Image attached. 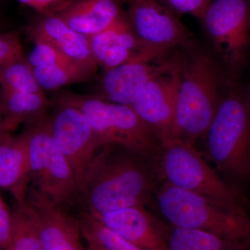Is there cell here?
<instances>
[{"instance_id": "obj_1", "label": "cell", "mask_w": 250, "mask_h": 250, "mask_svg": "<svg viewBox=\"0 0 250 250\" xmlns=\"http://www.w3.org/2000/svg\"><path fill=\"white\" fill-rule=\"evenodd\" d=\"M147 159L118 145L100 147L79 188L77 215L107 213L150 203L155 183Z\"/></svg>"}, {"instance_id": "obj_2", "label": "cell", "mask_w": 250, "mask_h": 250, "mask_svg": "<svg viewBox=\"0 0 250 250\" xmlns=\"http://www.w3.org/2000/svg\"><path fill=\"white\" fill-rule=\"evenodd\" d=\"M230 84L223 65L209 52L182 53V79L169 139L195 145L205 138Z\"/></svg>"}, {"instance_id": "obj_3", "label": "cell", "mask_w": 250, "mask_h": 250, "mask_svg": "<svg viewBox=\"0 0 250 250\" xmlns=\"http://www.w3.org/2000/svg\"><path fill=\"white\" fill-rule=\"evenodd\" d=\"M215 170L245 195L250 188V112L246 93L229 86L205 137Z\"/></svg>"}, {"instance_id": "obj_4", "label": "cell", "mask_w": 250, "mask_h": 250, "mask_svg": "<svg viewBox=\"0 0 250 250\" xmlns=\"http://www.w3.org/2000/svg\"><path fill=\"white\" fill-rule=\"evenodd\" d=\"M156 201L171 226L250 243V213L243 208L167 183L157 192Z\"/></svg>"}, {"instance_id": "obj_5", "label": "cell", "mask_w": 250, "mask_h": 250, "mask_svg": "<svg viewBox=\"0 0 250 250\" xmlns=\"http://www.w3.org/2000/svg\"><path fill=\"white\" fill-rule=\"evenodd\" d=\"M56 102L80 109L93 125L103 146L118 145L148 159L155 158L160 150V141L155 133L131 106L68 90L61 92Z\"/></svg>"}, {"instance_id": "obj_6", "label": "cell", "mask_w": 250, "mask_h": 250, "mask_svg": "<svg viewBox=\"0 0 250 250\" xmlns=\"http://www.w3.org/2000/svg\"><path fill=\"white\" fill-rule=\"evenodd\" d=\"M159 167L166 183L240 207L250 213V198L212 168L195 146L179 139L161 143Z\"/></svg>"}, {"instance_id": "obj_7", "label": "cell", "mask_w": 250, "mask_h": 250, "mask_svg": "<svg viewBox=\"0 0 250 250\" xmlns=\"http://www.w3.org/2000/svg\"><path fill=\"white\" fill-rule=\"evenodd\" d=\"M30 157V185L59 208L72 213L78 187L71 165L54 141L46 116L24 129Z\"/></svg>"}, {"instance_id": "obj_8", "label": "cell", "mask_w": 250, "mask_h": 250, "mask_svg": "<svg viewBox=\"0 0 250 250\" xmlns=\"http://www.w3.org/2000/svg\"><path fill=\"white\" fill-rule=\"evenodd\" d=\"M229 82L234 83L250 52V12L247 0H213L201 20Z\"/></svg>"}, {"instance_id": "obj_9", "label": "cell", "mask_w": 250, "mask_h": 250, "mask_svg": "<svg viewBox=\"0 0 250 250\" xmlns=\"http://www.w3.org/2000/svg\"><path fill=\"white\" fill-rule=\"evenodd\" d=\"M131 26L145 48L162 54L187 47L191 33L161 0H122Z\"/></svg>"}, {"instance_id": "obj_10", "label": "cell", "mask_w": 250, "mask_h": 250, "mask_svg": "<svg viewBox=\"0 0 250 250\" xmlns=\"http://www.w3.org/2000/svg\"><path fill=\"white\" fill-rule=\"evenodd\" d=\"M49 118L51 132L57 146L67 158L80 188L85 170L103 143L93 125L78 108L57 103Z\"/></svg>"}, {"instance_id": "obj_11", "label": "cell", "mask_w": 250, "mask_h": 250, "mask_svg": "<svg viewBox=\"0 0 250 250\" xmlns=\"http://www.w3.org/2000/svg\"><path fill=\"white\" fill-rule=\"evenodd\" d=\"M175 55L143 49L128 62L105 71L94 96L131 106L148 82L170 66Z\"/></svg>"}, {"instance_id": "obj_12", "label": "cell", "mask_w": 250, "mask_h": 250, "mask_svg": "<svg viewBox=\"0 0 250 250\" xmlns=\"http://www.w3.org/2000/svg\"><path fill=\"white\" fill-rule=\"evenodd\" d=\"M182 79V54L168 68L149 81L131 105L160 143L170 139Z\"/></svg>"}, {"instance_id": "obj_13", "label": "cell", "mask_w": 250, "mask_h": 250, "mask_svg": "<svg viewBox=\"0 0 250 250\" xmlns=\"http://www.w3.org/2000/svg\"><path fill=\"white\" fill-rule=\"evenodd\" d=\"M22 202L35 225L42 250H84L77 215L59 208L30 184Z\"/></svg>"}, {"instance_id": "obj_14", "label": "cell", "mask_w": 250, "mask_h": 250, "mask_svg": "<svg viewBox=\"0 0 250 250\" xmlns=\"http://www.w3.org/2000/svg\"><path fill=\"white\" fill-rule=\"evenodd\" d=\"M86 215L143 250H170L168 229L145 207Z\"/></svg>"}, {"instance_id": "obj_15", "label": "cell", "mask_w": 250, "mask_h": 250, "mask_svg": "<svg viewBox=\"0 0 250 250\" xmlns=\"http://www.w3.org/2000/svg\"><path fill=\"white\" fill-rule=\"evenodd\" d=\"M29 37L43 39L54 45L73 62L96 68L90 46L89 36L72 30L57 15L36 13L27 24Z\"/></svg>"}, {"instance_id": "obj_16", "label": "cell", "mask_w": 250, "mask_h": 250, "mask_svg": "<svg viewBox=\"0 0 250 250\" xmlns=\"http://www.w3.org/2000/svg\"><path fill=\"white\" fill-rule=\"evenodd\" d=\"M89 39L94 59L105 71L128 62L145 48L125 11L111 26Z\"/></svg>"}, {"instance_id": "obj_17", "label": "cell", "mask_w": 250, "mask_h": 250, "mask_svg": "<svg viewBox=\"0 0 250 250\" xmlns=\"http://www.w3.org/2000/svg\"><path fill=\"white\" fill-rule=\"evenodd\" d=\"M122 0H67L52 14L87 36L101 32L124 12Z\"/></svg>"}, {"instance_id": "obj_18", "label": "cell", "mask_w": 250, "mask_h": 250, "mask_svg": "<svg viewBox=\"0 0 250 250\" xmlns=\"http://www.w3.org/2000/svg\"><path fill=\"white\" fill-rule=\"evenodd\" d=\"M30 157L27 134L5 135L0 142V188L12 194L15 201H24L30 184Z\"/></svg>"}, {"instance_id": "obj_19", "label": "cell", "mask_w": 250, "mask_h": 250, "mask_svg": "<svg viewBox=\"0 0 250 250\" xmlns=\"http://www.w3.org/2000/svg\"><path fill=\"white\" fill-rule=\"evenodd\" d=\"M51 104L43 91L33 93L1 89L0 109L5 132L10 134L22 123L29 126L39 123L45 118Z\"/></svg>"}, {"instance_id": "obj_20", "label": "cell", "mask_w": 250, "mask_h": 250, "mask_svg": "<svg viewBox=\"0 0 250 250\" xmlns=\"http://www.w3.org/2000/svg\"><path fill=\"white\" fill-rule=\"evenodd\" d=\"M168 243L170 250H250V243L173 226L168 229Z\"/></svg>"}, {"instance_id": "obj_21", "label": "cell", "mask_w": 250, "mask_h": 250, "mask_svg": "<svg viewBox=\"0 0 250 250\" xmlns=\"http://www.w3.org/2000/svg\"><path fill=\"white\" fill-rule=\"evenodd\" d=\"M38 83L42 90H57L68 84L85 82L93 77L96 68L74 62L69 65L33 67Z\"/></svg>"}, {"instance_id": "obj_22", "label": "cell", "mask_w": 250, "mask_h": 250, "mask_svg": "<svg viewBox=\"0 0 250 250\" xmlns=\"http://www.w3.org/2000/svg\"><path fill=\"white\" fill-rule=\"evenodd\" d=\"M77 216L80 218L82 236L90 250H143L100 222L86 215Z\"/></svg>"}, {"instance_id": "obj_23", "label": "cell", "mask_w": 250, "mask_h": 250, "mask_svg": "<svg viewBox=\"0 0 250 250\" xmlns=\"http://www.w3.org/2000/svg\"><path fill=\"white\" fill-rule=\"evenodd\" d=\"M0 85L2 90L33 93L43 91L24 54L12 59L3 66L0 71Z\"/></svg>"}, {"instance_id": "obj_24", "label": "cell", "mask_w": 250, "mask_h": 250, "mask_svg": "<svg viewBox=\"0 0 250 250\" xmlns=\"http://www.w3.org/2000/svg\"><path fill=\"white\" fill-rule=\"evenodd\" d=\"M13 231L5 250H42L37 230L22 202L13 207Z\"/></svg>"}, {"instance_id": "obj_25", "label": "cell", "mask_w": 250, "mask_h": 250, "mask_svg": "<svg viewBox=\"0 0 250 250\" xmlns=\"http://www.w3.org/2000/svg\"><path fill=\"white\" fill-rule=\"evenodd\" d=\"M31 39L35 43V47L27 60L32 68L47 65H69L75 62L47 41L37 37Z\"/></svg>"}, {"instance_id": "obj_26", "label": "cell", "mask_w": 250, "mask_h": 250, "mask_svg": "<svg viewBox=\"0 0 250 250\" xmlns=\"http://www.w3.org/2000/svg\"><path fill=\"white\" fill-rule=\"evenodd\" d=\"M23 54L17 31H0V71L5 64Z\"/></svg>"}, {"instance_id": "obj_27", "label": "cell", "mask_w": 250, "mask_h": 250, "mask_svg": "<svg viewBox=\"0 0 250 250\" xmlns=\"http://www.w3.org/2000/svg\"><path fill=\"white\" fill-rule=\"evenodd\" d=\"M173 12L190 14L202 20L211 0H164Z\"/></svg>"}, {"instance_id": "obj_28", "label": "cell", "mask_w": 250, "mask_h": 250, "mask_svg": "<svg viewBox=\"0 0 250 250\" xmlns=\"http://www.w3.org/2000/svg\"><path fill=\"white\" fill-rule=\"evenodd\" d=\"M13 213L0 195V250H5L12 236Z\"/></svg>"}, {"instance_id": "obj_29", "label": "cell", "mask_w": 250, "mask_h": 250, "mask_svg": "<svg viewBox=\"0 0 250 250\" xmlns=\"http://www.w3.org/2000/svg\"><path fill=\"white\" fill-rule=\"evenodd\" d=\"M20 3L29 6L36 13H53L67 0H18Z\"/></svg>"}, {"instance_id": "obj_30", "label": "cell", "mask_w": 250, "mask_h": 250, "mask_svg": "<svg viewBox=\"0 0 250 250\" xmlns=\"http://www.w3.org/2000/svg\"><path fill=\"white\" fill-rule=\"evenodd\" d=\"M7 134L5 132L4 127V121H3V116L1 114V109H0V142L4 137L5 135Z\"/></svg>"}, {"instance_id": "obj_31", "label": "cell", "mask_w": 250, "mask_h": 250, "mask_svg": "<svg viewBox=\"0 0 250 250\" xmlns=\"http://www.w3.org/2000/svg\"><path fill=\"white\" fill-rule=\"evenodd\" d=\"M247 103H248V107H249L250 112V85L249 88H248V91L246 93Z\"/></svg>"}, {"instance_id": "obj_32", "label": "cell", "mask_w": 250, "mask_h": 250, "mask_svg": "<svg viewBox=\"0 0 250 250\" xmlns=\"http://www.w3.org/2000/svg\"><path fill=\"white\" fill-rule=\"evenodd\" d=\"M2 26H3V21L1 20V16H0V31L2 30Z\"/></svg>"}, {"instance_id": "obj_33", "label": "cell", "mask_w": 250, "mask_h": 250, "mask_svg": "<svg viewBox=\"0 0 250 250\" xmlns=\"http://www.w3.org/2000/svg\"><path fill=\"white\" fill-rule=\"evenodd\" d=\"M248 7H249L250 12V0H248Z\"/></svg>"}]
</instances>
